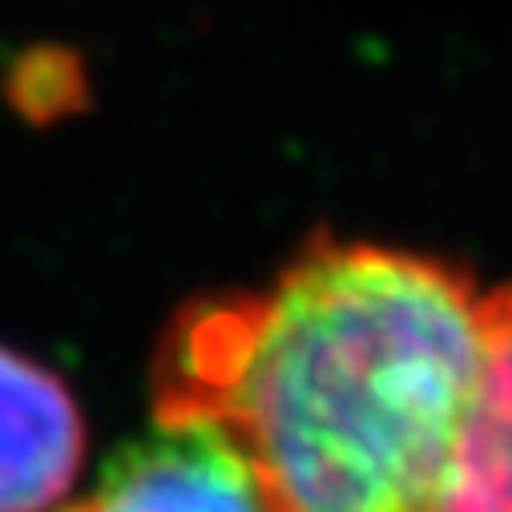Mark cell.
I'll list each match as a JSON object with an SVG mask.
<instances>
[{
    "label": "cell",
    "instance_id": "obj_1",
    "mask_svg": "<svg viewBox=\"0 0 512 512\" xmlns=\"http://www.w3.org/2000/svg\"><path fill=\"white\" fill-rule=\"evenodd\" d=\"M484 347L464 267L319 238L267 287L178 311L154 416L218 428L267 512H440Z\"/></svg>",
    "mask_w": 512,
    "mask_h": 512
},
{
    "label": "cell",
    "instance_id": "obj_2",
    "mask_svg": "<svg viewBox=\"0 0 512 512\" xmlns=\"http://www.w3.org/2000/svg\"><path fill=\"white\" fill-rule=\"evenodd\" d=\"M61 512H267L242 452L202 420H162L125 444Z\"/></svg>",
    "mask_w": 512,
    "mask_h": 512
},
{
    "label": "cell",
    "instance_id": "obj_3",
    "mask_svg": "<svg viewBox=\"0 0 512 512\" xmlns=\"http://www.w3.org/2000/svg\"><path fill=\"white\" fill-rule=\"evenodd\" d=\"M85 456V424L65 383L0 347V512H53Z\"/></svg>",
    "mask_w": 512,
    "mask_h": 512
},
{
    "label": "cell",
    "instance_id": "obj_4",
    "mask_svg": "<svg viewBox=\"0 0 512 512\" xmlns=\"http://www.w3.org/2000/svg\"><path fill=\"white\" fill-rule=\"evenodd\" d=\"M440 512H512V279L488 287V347Z\"/></svg>",
    "mask_w": 512,
    "mask_h": 512
}]
</instances>
